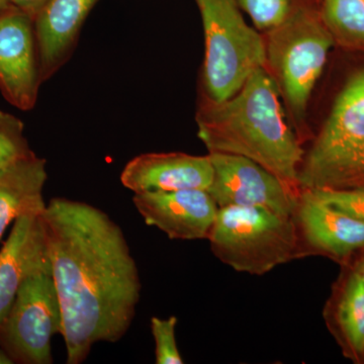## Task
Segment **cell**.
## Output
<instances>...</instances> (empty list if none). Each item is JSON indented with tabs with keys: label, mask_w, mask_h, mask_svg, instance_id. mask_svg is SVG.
<instances>
[{
	"label": "cell",
	"mask_w": 364,
	"mask_h": 364,
	"mask_svg": "<svg viewBox=\"0 0 364 364\" xmlns=\"http://www.w3.org/2000/svg\"><path fill=\"white\" fill-rule=\"evenodd\" d=\"M363 254L359 256L358 259L356 260L355 263H353L351 267L358 273L359 277H360L364 282V249H363Z\"/></svg>",
	"instance_id": "23"
},
{
	"label": "cell",
	"mask_w": 364,
	"mask_h": 364,
	"mask_svg": "<svg viewBox=\"0 0 364 364\" xmlns=\"http://www.w3.org/2000/svg\"><path fill=\"white\" fill-rule=\"evenodd\" d=\"M320 14L335 49L364 55V0H320Z\"/></svg>",
	"instance_id": "17"
},
{
	"label": "cell",
	"mask_w": 364,
	"mask_h": 364,
	"mask_svg": "<svg viewBox=\"0 0 364 364\" xmlns=\"http://www.w3.org/2000/svg\"><path fill=\"white\" fill-rule=\"evenodd\" d=\"M47 178L46 160L35 153L0 169V241L21 215L44 207Z\"/></svg>",
	"instance_id": "16"
},
{
	"label": "cell",
	"mask_w": 364,
	"mask_h": 364,
	"mask_svg": "<svg viewBox=\"0 0 364 364\" xmlns=\"http://www.w3.org/2000/svg\"><path fill=\"white\" fill-rule=\"evenodd\" d=\"M62 329L61 305L47 256L23 280L0 324V346L14 363L51 364L52 338Z\"/></svg>",
	"instance_id": "7"
},
{
	"label": "cell",
	"mask_w": 364,
	"mask_h": 364,
	"mask_svg": "<svg viewBox=\"0 0 364 364\" xmlns=\"http://www.w3.org/2000/svg\"><path fill=\"white\" fill-rule=\"evenodd\" d=\"M196 121L208 153L248 158L301 191L299 171L305 150L264 68L254 71L224 102H198Z\"/></svg>",
	"instance_id": "2"
},
{
	"label": "cell",
	"mask_w": 364,
	"mask_h": 364,
	"mask_svg": "<svg viewBox=\"0 0 364 364\" xmlns=\"http://www.w3.org/2000/svg\"><path fill=\"white\" fill-rule=\"evenodd\" d=\"M214 179L210 158L182 152L146 153L127 163L121 173L124 188L135 193L205 189Z\"/></svg>",
	"instance_id": "12"
},
{
	"label": "cell",
	"mask_w": 364,
	"mask_h": 364,
	"mask_svg": "<svg viewBox=\"0 0 364 364\" xmlns=\"http://www.w3.org/2000/svg\"><path fill=\"white\" fill-rule=\"evenodd\" d=\"M214 179L208 189L219 208H262L294 218L301 191L248 158L208 153Z\"/></svg>",
	"instance_id": "8"
},
{
	"label": "cell",
	"mask_w": 364,
	"mask_h": 364,
	"mask_svg": "<svg viewBox=\"0 0 364 364\" xmlns=\"http://www.w3.org/2000/svg\"><path fill=\"white\" fill-rule=\"evenodd\" d=\"M294 219L303 255L317 254L345 265L364 249V223L321 202L309 191H301Z\"/></svg>",
	"instance_id": "10"
},
{
	"label": "cell",
	"mask_w": 364,
	"mask_h": 364,
	"mask_svg": "<svg viewBox=\"0 0 364 364\" xmlns=\"http://www.w3.org/2000/svg\"><path fill=\"white\" fill-rule=\"evenodd\" d=\"M45 205L21 215L0 249V324L23 280L48 256L42 219Z\"/></svg>",
	"instance_id": "14"
},
{
	"label": "cell",
	"mask_w": 364,
	"mask_h": 364,
	"mask_svg": "<svg viewBox=\"0 0 364 364\" xmlns=\"http://www.w3.org/2000/svg\"><path fill=\"white\" fill-rule=\"evenodd\" d=\"M0 364H14L13 359L1 346H0Z\"/></svg>",
	"instance_id": "24"
},
{
	"label": "cell",
	"mask_w": 364,
	"mask_h": 364,
	"mask_svg": "<svg viewBox=\"0 0 364 364\" xmlns=\"http://www.w3.org/2000/svg\"><path fill=\"white\" fill-rule=\"evenodd\" d=\"M339 52L337 85L299 167L301 191L364 188V55Z\"/></svg>",
	"instance_id": "3"
},
{
	"label": "cell",
	"mask_w": 364,
	"mask_h": 364,
	"mask_svg": "<svg viewBox=\"0 0 364 364\" xmlns=\"http://www.w3.org/2000/svg\"><path fill=\"white\" fill-rule=\"evenodd\" d=\"M62 310L67 364H81L100 342L117 343L140 301V274L122 228L97 207L54 198L42 213Z\"/></svg>",
	"instance_id": "1"
},
{
	"label": "cell",
	"mask_w": 364,
	"mask_h": 364,
	"mask_svg": "<svg viewBox=\"0 0 364 364\" xmlns=\"http://www.w3.org/2000/svg\"><path fill=\"white\" fill-rule=\"evenodd\" d=\"M33 154L18 117L0 111V169Z\"/></svg>",
	"instance_id": "19"
},
{
	"label": "cell",
	"mask_w": 364,
	"mask_h": 364,
	"mask_svg": "<svg viewBox=\"0 0 364 364\" xmlns=\"http://www.w3.org/2000/svg\"><path fill=\"white\" fill-rule=\"evenodd\" d=\"M9 1H11V6L30 14L35 20L36 16L39 14L41 9L49 0H9Z\"/></svg>",
	"instance_id": "22"
},
{
	"label": "cell",
	"mask_w": 364,
	"mask_h": 364,
	"mask_svg": "<svg viewBox=\"0 0 364 364\" xmlns=\"http://www.w3.org/2000/svg\"><path fill=\"white\" fill-rule=\"evenodd\" d=\"M264 69L279 92L287 121L301 144L312 140L309 109L334 42L323 23L320 2L299 9L287 21L261 33Z\"/></svg>",
	"instance_id": "4"
},
{
	"label": "cell",
	"mask_w": 364,
	"mask_h": 364,
	"mask_svg": "<svg viewBox=\"0 0 364 364\" xmlns=\"http://www.w3.org/2000/svg\"><path fill=\"white\" fill-rule=\"evenodd\" d=\"M177 322L178 320L176 316L167 318H151V331L155 341V363L157 364L184 363L177 346Z\"/></svg>",
	"instance_id": "20"
},
{
	"label": "cell",
	"mask_w": 364,
	"mask_h": 364,
	"mask_svg": "<svg viewBox=\"0 0 364 364\" xmlns=\"http://www.w3.org/2000/svg\"><path fill=\"white\" fill-rule=\"evenodd\" d=\"M98 0H49L36 16L41 82L70 58L81 28Z\"/></svg>",
	"instance_id": "13"
},
{
	"label": "cell",
	"mask_w": 364,
	"mask_h": 364,
	"mask_svg": "<svg viewBox=\"0 0 364 364\" xmlns=\"http://www.w3.org/2000/svg\"><path fill=\"white\" fill-rule=\"evenodd\" d=\"M242 13L247 14L259 33L272 30L304 6L318 0H236Z\"/></svg>",
	"instance_id": "18"
},
{
	"label": "cell",
	"mask_w": 364,
	"mask_h": 364,
	"mask_svg": "<svg viewBox=\"0 0 364 364\" xmlns=\"http://www.w3.org/2000/svg\"><path fill=\"white\" fill-rule=\"evenodd\" d=\"M309 191L326 205L364 223V188Z\"/></svg>",
	"instance_id": "21"
},
{
	"label": "cell",
	"mask_w": 364,
	"mask_h": 364,
	"mask_svg": "<svg viewBox=\"0 0 364 364\" xmlns=\"http://www.w3.org/2000/svg\"><path fill=\"white\" fill-rule=\"evenodd\" d=\"M196 1L205 47L198 102H224L254 71L264 68L262 35L246 23L236 0Z\"/></svg>",
	"instance_id": "5"
},
{
	"label": "cell",
	"mask_w": 364,
	"mask_h": 364,
	"mask_svg": "<svg viewBox=\"0 0 364 364\" xmlns=\"http://www.w3.org/2000/svg\"><path fill=\"white\" fill-rule=\"evenodd\" d=\"M324 317L345 358L364 363V282L349 263L333 289Z\"/></svg>",
	"instance_id": "15"
},
{
	"label": "cell",
	"mask_w": 364,
	"mask_h": 364,
	"mask_svg": "<svg viewBox=\"0 0 364 364\" xmlns=\"http://www.w3.org/2000/svg\"><path fill=\"white\" fill-rule=\"evenodd\" d=\"M133 203L148 226L171 240L208 239L219 210L205 189L135 193Z\"/></svg>",
	"instance_id": "11"
},
{
	"label": "cell",
	"mask_w": 364,
	"mask_h": 364,
	"mask_svg": "<svg viewBox=\"0 0 364 364\" xmlns=\"http://www.w3.org/2000/svg\"><path fill=\"white\" fill-rule=\"evenodd\" d=\"M208 240L221 262L252 275L303 256L294 218L262 208H219Z\"/></svg>",
	"instance_id": "6"
},
{
	"label": "cell",
	"mask_w": 364,
	"mask_h": 364,
	"mask_svg": "<svg viewBox=\"0 0 364 364\" xmlns=\"http://www.w3.org/2000/svg\"><path fill=\"white\" fill-rule=\"evenodd\" d=\"M41 85L35 21L25 11L7 7L0 13V91L16 109L31 111Z\"/></svg>",
	"instance_id": "9"
},
{
	"label": "cell",
	"mask_w": 364,
	"mask_h": 364,
	"mask_svg": "<svg viewBox=\"0 0 364 364\" xmlns=\"http://www.w3.org/2000/svg\"><path fill=\"white\" fill-rule=\"evenodd\" d=\"M318 1H320V0H318Z\"/></svg>",
	"instance_id": "26"
},
{
	"label": "cell",
	"mask_w": 364,
	"mask_h": 364,
	"mask_svg": "<svg viewBox=\"0 0 364 364\" xmlns=\"http://www.w3.org/2000/svg\"><path fill=\"white\" fill-rule=\"evenodd\" d=\"M11 6V1L9 0H0V13L4 11V9H6L7 7Z\"/></svg>",
	"instance_id": "25"
}]
</instances>
